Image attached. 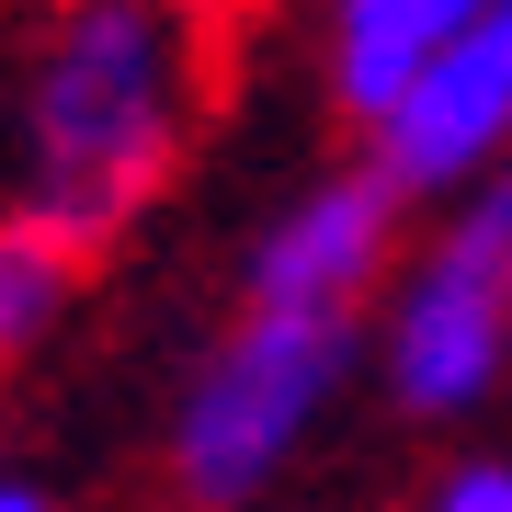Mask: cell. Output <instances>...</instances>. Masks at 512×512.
Wrapping results in <instances>:
<instances>
[{"instance_id":"9c48e42d","label":"cell","mask_w":512,"mask_h":512,"mask_svg":"<svg viewBox=\"0 0 512 512\" xmlns=\"http://www.w3.org/2000/svg\"><path fill=\"white\" fill-rule=\"evenodd\" d=\"M0 512H57V490H46L35 467H12V456H0Z\"/></svg>"},{"instance_id":"30bf717a","label":"cell","mask_w":512,"mask_h":512,"mask_svg":"<svg viewBox=\"0 0 512 512\" xmlns=\"http://www.w3.org/2000/svg\"><path fill=\"white\" fill-rule=\"evenodd\" d=\"M194 23H239V12H262V0H183Z\"/></svg>"},{"instance_id":"5b68a950","label":"cell","mask_w":512,"mask_h":512,"mask_svg":"<svg viewBox=\"0 0 512 512\" xmlns=\"http://www.w3.org/2000/svg\"><path fill=\"white\" fill-rule=\"evenodd\" d=\"M399 183L387 171H330V183L285 194L262 217L251 262H239V296H319V308H365V296L399 274Z\"/></svg>"},{"instance_id":"6da1fadb","label":"cell","mask_w":512,"mask_h":512,"mask_svg":"<svg viewBox=\"0 0 512 512\" xmlns=\"http://www.w3.org/2000/svg\"><path fill=\"white\" fill-rule=\"evenodd\" d=\"M205 103V23L183 0H46L12 80V205L114 251L183 183Z\"/></svg>"},{"instance_id":"3957f363","label":"cell","mask_w":512,"mask_h":512,"mask_svg":"<svg viewBox=\"0 0 512 512\" xmlns=\"http://www.w3.org/2000/svg\"><path fill=\"white\" fill-rule=\"evenodd\" d=\"M365 365L387 376L399 421H467L512 387V160L456 183L433 239L399 262L365 330Z\"/></svg>"},{"instance_id":"ba28073f","label":"cell","mask_w":512,"mask_h":512,"mask_svg":"<svg viewBox=\"0 0 512 512\" xmlns=\"http://www.w3.org/2000/svg\"><path fill=\"white\" fill-rule=\"evenodd\" d=\"M421 512H512V456H456L421 490Z\"/></svg>"},{"instance_id":"8992f818","label":"cell","mask_w":512,"mask_h":512,"mask_svg":"<svg viewBox=\"0 0 512 512\" xmlns=\"http://www.w3.org/2000/svg\"><path fill=\"white\" fill-rule=\"evenodd\" d=\"M467 23H478V0H319V80H330V103H342L353 126H376Z\"/></svg>"},{"instance_id":"52a82bcc","label":"cell","mask_w":512,"mask_h":512,"mask_svg":"<svg viewBox=\"0 0 512 512\" xmlns=\"http://www.w3.org/2000/svg\"><path fill=\"white\" fill-rule=\"evenodd\" d=\"M80 285H92V251H80L57 217L0 194V376L35 365L57 330L80 319Z\"/></svg>"},{"instance_id":"277c9868","label":"cell","mask_w":512,"mask_h":512,"mask_svg":"<svg viewBox=\"0 0 512 512\" xmlns=\"http://www.w3.org/2000/svg\"><path fill=\"white\" fill-rule=\"evenodd\" d=\"M490 160H512V0H478V23L365 126V171L399 194H456Z\"/></svg>"},{"instance_id":"7a4b0ae2","label":"cell","mask_w":512,"mask_h":512,"mask_svg":"<svg viewBox=\"0 0 512 512\" xmlns=\"http://www.w3.org/2000/svg\"><path fill=\"white\" fill-rule=\"evenodd\" d=\"M365 376V308H319V296H239L205 365L171 399L160 467L183 512H251L296 467V444L342 410Z\"/></svg>"}]
</instances>
